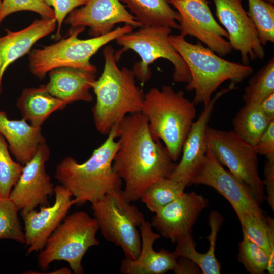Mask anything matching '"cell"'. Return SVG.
I'll return each instance as SVG.
<instances>
[{"instance_id":"obj_1","label":"cell","mask_w":274,"mask_h":274,"mask_svg":"<svg viewBox=\"0 0 274 274\" xmlns=\"http://www.w3.org/2000/svg\"><path fill=\"white\" fill-rule=\"evenodd\" d=\"M118 138L113 168L124 181L127 198L136 201L151 184L169 178L177 164L162 141L153 136L142 112L124 117L118 126Z\"/></svg>"},{"instance_id":"obj_2","label":"cell","mask_w":274,"mask_h":274,"mask_svg":"<svg viewBox=\"0 0 274 274\" xmlns=\"http://www.w3.org/2000/svg\"><path fill=\"white\" fill-rule=\"evenodd\" d=\"M103 55V71L92 88L96 96L92 112L96 130L108 135L128 114L142 112L144 94L136 85L133 70L118 67L111 46L104 48Z\"/></svg>"},{"instance_id":"obj_3","label":"cell","mask_w":274,"mask_h":274,"mask_svg":"<svg viewBox=\"0 0 274 274\" xmlns=\"http://www.w3.org/2000/svg\"><path fill=\"white\" fill-rule=\"evenodd\" d=\"M118 126L112 128L104 142L83 163L67 156L57 165L55 177L71 192L77 204L92 203L109 192L121 188L122 180L112 166L119 146L116 141Z\"/></svg>"},{"instance_id":"obj_4","label":"cell","mask_w":274,"mask_h":274,"mask_svg":"<svg viewBox=\"0 0 274 274\" xmlns=\"http://www.w3.org/2000/svg\"><path fill=\"white\" fill-rule=\"evenodd\" d=\"M142 112L153 136L163 143L176 162L196 116L195 105L185 97L184 91L176 92L164 85L144 94Z\"/></svg>"},{"instance_id":"obj_5","label":"cell","mask_w":274,"mask_h":274,"mask_svg":"<svg viewBox=\"0 0 274 274\" xmlns=\"http://www.w3.org/2000/svg\"><path fill=\"white\" fill-rule=\"evenodd\" d=\"M169 40L183 58L191 75V81L186 87L194 90L193 102L206 106L212 96L224 82L230 80L237 84L250 76L253 69L248 65L223 59L199 41L196 44L187 42L181 35H170Z\"/></svg>"},{"instance_id":"obj_6","label":"cell","mask_w":274,"mask_h":274,"mask_svg":"<svg viewBox=\"0 0 274 274\" xmlns=\"http://www.w3.org/2000/svg\"><path fill=\"white\" fill-rule=\"evenodd\" d=\"M133 28L131 25L125 24L106 35L87 39L78 38V35L84 31L85 27L72 28L67 38L30 51L29 68L40 79H44L50 71L63 67L96 73V67L90 61L91 57L102 46L123 35L132 31Z\"/></svg>"},{"instance_id":"obj_7","label":"cell","mask_w":274,"mask_h":274,"mask_svg":"<svg viewBox=\"0 0 274 274\" xmlns=\"http://www.w3.org/2000/svg\"><path fill=\"white\" fill-rule=\"evenodd\" d=\"M99 229L96 220L83 211L65 217L52 233L38 255V264L46 270L52 262L68 263L75 274L84 272L82 260L87 250L100 243L96 233Z\"/></svg>"},{"instance_id":"obj_8","label":"cell","mask_w":274,"mask_h":274,"mask_svg":"<svg viewBox=\"0 0 274 274\" xmlns=\"http://www.w3.org/2000/svg\"><path fill=\"white\" fill-rule=\"evenodd\" d=\"M131 202L123 190L119 188L92 203L91 208L103 237L119 247L126 258L136 259L141 247L138 227L145 219Z\"/></svg>"},{"instance_id":"obj_9","label":"cell","mask_w":274,"mask_h":274,"mask_svg":"<svg viewBox=\"0 0 274 274\" xmlns=\"http://www.w3.org/2000/svg\"><path fill=\"white\" fill-rule=\"evenodd\" d=\"M172 28L167 26L141 27L137 31L123 35L115 39L122 49L115 53L118 60L121 54L128 50L136 52L141 60L134 64L133 71L135 77L144 83L151 76L150 65L154 61L163 58L174 66L173 80L177 83L191 81L190 71L183 58L169 40Z\"/></svg>"},{"instance_id":"obj_10","label":"cell","mask_w":274,"mask_h":274,"mask_svg":"<svg viewBox=\"0 0 274 274\" xmlns=\"http://www.w3.org/2000/svg\"><path fill=\"white\" fill-rule=\"evenodd\" d=\"M207 147L215 157L245 184L260 205L266 200L263 180L259 174L257 154L233 131L207 128Z\"/></svg>"},{"instance_id":"obj_11","label":"cell","mask_w":274,"mask_h":274,"mask_svg":"<svg viewBox=\"0 0 274 274\" xmlns=\"http://www.w3.org/2000/svg\"><path fill=\"white\" fill-rule=\"evenodd\" d=\"M178 12L180 35L196 38L221 57L232 49L226 38L228 35L216 21L207 0H169Z\"/></svg>"},{"instance_id":"obj_12","label":"cell","mask_w":274,"mask_h":274,"mask_svg":"<svg viewBox=\"0 0 274 274\" xmlns=\"http://www.w3.org/2000/svg\"><path fill=\"white\" fill-rule=\"evenodd\" d=\"M191 184L204 185L214 188L229 202L236 213H250L261 218L265 217L264 211L248 187L224 168L208 147L204 160L192 178Z\"/></svg>"},{"instance_id":"obj_13","label":"cell","mask_w":274,"mask_h":274,"mask_svg":"<svg viewBox=\"0 0 274 274\" xmlns=\"http://www.w3.org/2000/svg\"><path fill=\"white\" fill-rule=\"evenodd\" d=\"M50 155V148L45 142L32 158L23 165L22 173L9 196L21 214L38 206L49 205L48 199L54 194L55 187L45 169Z\"/></svg>"},{"instance_id":"obj_14","label":"cell","mask_w":274,"mask_h":274,"mask_svg":"<svg viewBox=\"0 0 274 274\" xmlns=\"http://www.w3.org/2000/svg\"><path fill=\"white\" fill-rule=\"evenodd\" d=\"M219 21L228 35L232 49L238 51L242 64L263 60L265 56L256 28L242 6V0H213Z\"/></svg>"},{"instance_id":"obj_15","label":"cell","mask_w":274,"mask_h":274,"mask_svg":"<svg viewBox=\"0 0 274 274\" xmlns=\"http://www.w3.org/2000/svg\"><path fill=\"white\" fill-rule=\"evenodd\" d=\"M54 194L55 201L52 206H41L39 211L33 209L21 214L24 223L27 254L44 248L47 240L65 218L71 207L77 204V200L72 199L71 192L61 184L54 187Z\"/></svg>"},{"instance_id":"obj_16","label":"cell","mask_w":274,"mask_h":274,"mask_svg":"<svg viewBox=\"0 0 274 274\" xmlns=\"http://www.w3.org/2000/svg\"><path fill=\"white\" fill-rule=\"evenodd\" d=\"M209 200L195 192H184L155 213L151 223L160 235L176 243L192 234V227Z\"/></svg>"},{"instance_id":"obj_17","label":"cell","mask_w":274,"mask_h":274,"mask_svg":"<svg viewBox=\"0 0 274 274\" xmlns=\"http://www.w3.org/2000/svg\"><path fill=\"white\" fill-rule=\"evenodd\" d=\"M64 22L72 28L88 27L89 35L92 37L111 32L120 23L133 28L142 27L120 0H88L83 7L73 10Z\"/></svg>"},{"instance_id":"obj_18","label":"cell","mask_w":274,"mask_h":274,"mask_svg":"<svg viewBox=\"0 0 274 274\" xmlns=\"http://www.w3.org/2000/svg\"><path fill=\"white\" fill-rule=\"evenodd\" d=\"M231 84L217 92L206 106L197 120L194 121L183 144L182 157L169 178L185 184L190 182L202 164L207 150L206 132L214 106L223 95L236 89Z\"/></svg>"},{"instance_id":"obj_19","label":"cell","mask_w":274,"mask_h":274,"mask_svg":"<svg viewBox=\"0 0 274 274\" xmlns=\"http://www.w3.org/2000/svg\"><path fill=\"white\" fill-rule=\"evenodd\" d=\"M141 247L136 259L125 258L121 262L120 271L123 274H164L173 271L177 257L174 252L164 249L157 252L153 248L155 241L161 237L153 231L151 223L145 220L139 226Z\"/></svg>"},{"instance_id":"obj_20","label":"cell","mask_w":274,"mask_h":274,"mask_svg":"<svg viewBox=\"0 0 274 274\" xmlns=\"http://www.w3.org/2000/svg\"><path fill=\"white\" fill-rule=\"evenodd\" d=\"M57 26L55 18L35 20L29 26L18 31L6 30L0 37V95L3 92V77L8 66L28 53L41 39L54 31Z\"/></svg>"},{"instance_id":"obj_21","label":"cell","mask_w":274,"mask_h":274,"mask_svg":"<svg viewBox=\"0 0 274 274\" xmlns=\"http://www.w3.org/2000/svg\"><path fill=\"white\" fill-rule=\"evenodd\" d=\"M95 72L71 67L57 68L48 73V91L67 105L77 101L90 102V89L96 79Z\"/></svg>"},{"instance_id":"obj_22","label":"cell","mask_w":274,"mask_h":274,"mask_svg":"<svg viewBox=\"0 0 274 274\" xmlns=\"http://www.w3.org/2000/svg\"><path fill=\"white\" fill-rule=\"evenodd\" d=\"M0 134L7 143L10 153L16 161L24 165L46 142L41 127L30 124L25 120H12L0 110Z\"/></svg>"},{"instance_id":"obj_23","label":"cell","mask_w":274,"mask_h":274,"mask_svg":"<svg viewBox=\"0 0 274 274\" xmlns=\"http://www.w3.org/2000/svg\"><path fill=\"white\" fill-rule=\"evenodd\" d=\"M66 106L64 101L52 95L45 85L24 88L16 102L22 118L32 126L41 127L51 114L64 109Z\"/></svg>"},{"instance_id":"obj_24","label":"cell","mask_w":274,"mask_h":274,"mask_svg":"<svg viewBox=\"0 0 274 274\" xmlns=\"http://www.w3.org/2000/svg\"><path fill=\"white\" fill-rule=\"evenodd\" d=\"M130 10L142 27L167 26L179 30L180 17L169 0H120Z\"/></svg>"},{"instance_id":"obj_25","label":"cell","mask_w":274,"mask_h":274,"mask_svg":"<svg viewBox=\"0 0 274 274\" xmlns=\"http://www.w3.org/2000/svg\"><path fill=\"white\" fill-rule=\"evenodd\" d=\"M271 121L264 115L259 105L245 104L233 119V131L254 147Z\"/></svg>"},{"instance_id":"obj_26","label":"cell","mask_w":274,"mask_h":274,"mask_svg":"<svg viewBox=\"0 0 274 274\" xmlns=\"http://www.w3.org/2000/svg\"><path fill=\"white\" fill-rule=\"evenodd\" d=\"M186 187L169 178L162 179L151 184L140 199L149 210L155 213L180 196Z\"/></svg>"},{"instance_id":"obj_27","label":"cell","mask_w":274,"mask_h":274,"mask_svg":"<svg viewBox=\"0 0 274 274\" xmlns=\"http://www.w3.org/2000/svg\"><path fill=\"white\" fill-rule=\"evenodd\" d=\"M274 93V58L250 78L243 95L245 104L259 105Z\"/></svg>"},{"instance_id":"obj_28","label":"cell","mask_w":274,"mask_h":274,"mask_svg":"<svg viewBox=\"0 0 274 274\" xmlns=\"http://www.w3.org/2000/svg\"><path fill=\"white\" fill-rule=\"evenodd\" d=\"M247 14L253 22L261 44L274 42V6L264 0H248Z\"/></svg>"},{"instance_id":"obj_29","label":"cell","mask_w":274,"mask_h":274,"mask_svg":"<svg viewBox=\"0 0 274 274\" xmlns=\"http://www.w3.org/2000/svg\"><path fill=\"white\" fill-rule=\"evenodd\" d=\"M174 253L177 258H186L200 268L203 274H220L221 265L215 255L209 254L207 251L204 253L198 252L196 250V243L192 234L186 236L177 242Z\"/></svg>"},{"instance_id":"obj_30","label":"cell","mask_w":274,"mask_h":274,"mask_svg":"<svg viewBox=\"0 0 274 274\" xmlns=\"http://www.w3.org/2000/svg\"><path fill=\"white\" fill-rule=\"evenodd\" d=\"M23 165L10 155L7 142L0 134V197L8 198L18 180Z\"/></svg>"},{"instance_id":"obj_31","label":"cell","mask_w":274,"mask_h":274,"mask_svg":"<svg viewBox=\"0 0 274 274\" xmlns=\"http://www.w3.org/2000/svg\"><path fill=\"white\" fill-rule=\"evenodd\" d=\"M19 210L8 198L0 197V239L25 244L24 232L18 217Z\"/></svg>"},{"instance_id":"obj_32","label":"cell","mask_w":274,"mask_h":274,"mask_svg":"<svg viewBox=\"0 0 274 274\" xmlns=\"http://www.w3.org/2000/svg\"><path fill=\"white\" fill-rule=\"evenodd\" d=\"M237 258L247 271L251 274H262L267 270L268 264L267 254L260 246L245 235L239 243Z\"/></svg>"},{"instance_id":"obj_33","label":"cell","mask_w":274,"mask_h":274,"mask_svg":"<svg viewBox=\"0 0 274 274\" xmlns=\"http://www.w3.org/2000/svg\"><path fill=\"white\" fill-rule=\"evenodd\" d=\"M241 223L243 234L260 246L269 256L266 218L250 213H236Z\"/></svg>"},{"instance_id":"obj_34","label":"cell","mask_w":274,"mask_h":274,"mask_svg":"<svg viewBox=\"0 0 274 274\" xmlns=\"http://www.w3.org/2000/svg\"><path fill=\"white\" fill-rule=\"evenodd\" d=\"M22 11L35 12L43 19L55 17L53 10L43 0H2L0 6V25L8 15Z\"/></svg>"},{"instance_id":"obj_35","label":"cell","mask_w":274,"mask_h":274,"mask_svg":"<svg viewBox=\"0 0 274 274\" xmlns=\"http://www.w3.org/2000/svg\"><path fill=\"white\" fill-rule=\"evenodd\" d=\"M49 7H53L55 17L57 22L55 40L60 38L61 28L63 21L73 10L77 7L85 5L88 0H43Z\"/></svg>"},{"instance_id":"obj_36","label":"cell","mask_w":274,"mask_h":274,"mask_svg":"<svg viewBox=\"0 0 274 274\" xmlns=\"http://www.w3.org/2000/svg\"><path fill=\"white\" fill-rule=\"evenodd\" d=\"M257 154L265 156L266 158L274 157V120L254 147Z\"/></svg>"},{"instance_id":"obj_37","label":"cell","mask_w":274,"mask_h":274,"mask_svg":"<svg viewBox=\"0 0 274 274\" xmlns=\"http://www.w3.org/2000/svg\"><path fill=\"white\" fill-rule=\"evenodd\" d=\"M263 180L266 190V200L274 211V157L266 158L264 168Z\"/></svg>"},{"instance_id":"obj_38","label":"cell","mask_w":274,"mask_h":274,"mask_svg":"<svg viewBox=\"0 0 274 274\" xmlns=\"http://www.w3.org/2000/svg\"><path fill=\"white\" fill-rule=\"evenodd\" d=\"M267 227V239L269 249L267 271L269 274L274 273V220L266 216Z\"/></svg>"},{"instance_id":"obj_39","label":"cell","mask_w":274,"mask_h":274,"mask_svg":"<svg viewBox=\"0 0 274 274\" xmlns=\"http://www.w3.org/2000/svg\"><path fill=\"white\" fill-rule=\"evenodd\" d=\"M173 271L176 274L199 273L201 272L197 265L183 257L177 258L176 265Z\"/></svg>"},{"instance_id":"obj_40","label":"cell","mask_w":274,"mask_h":274,"mask_svg":"<svg viewBox=\"0 0 274 274\" xmlns=\"http://www.w3.org/2000/svg\"><path fill=\"white\" fill-rule=\"evenodd\" d=\"M259 107L262 113L269 121L274 120V93L262 101Z\"/></svg>"},{"instance_id":"obj_41","label":"cell","mask_w":274,"mask_h":274,"mask_svg":"<svg viewBox=\"0 0 274 274\" xmlns=\"http://www.w3.org/2000/svg\"><path fill=\"white\" fill-rule=\"evenodd\" d=\"M264 1H265L266 2H268L269 3H271L272 4H274V0H264Z\"/></svg>"},{"instance_id":"obj_42","label":"cell","mask_w":274,"mask_h":274,"mask_svg":"<svg viewBox=\"0 0 274 274\" xmlns=\"http://www.w3.org/2000/svg\"></svg>"}]
</instances>
